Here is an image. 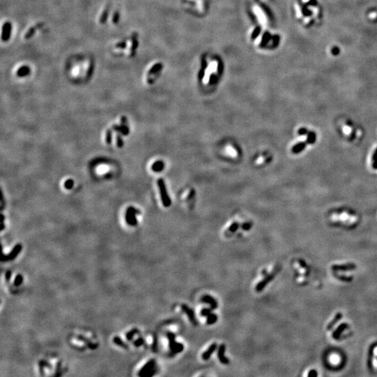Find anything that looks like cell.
<instances>
[{
	"label": "cell",
	"mask_w": 377,
	"mask_h": 377,
	"mask_svg": "<svg viewBox=\"0 0 377 377\" xmlns=\"http://www.w3.org/2000/svg\"><path fill=\"white\" fill-rule=\"evenodd\" d=\"M167 337L169 342L170 350L173 354L180 353L184 350V345L182 343H179L175 341V335L173 333H167Z\"/></svg>",
	"instance_id": "1"
},
{
	"label": "cell",
	"mask_w": 377,
	"mask_h": 377,
	"mask_svg": "<svg viewBox=\"0 0 377 377\" xmlns=\"http://www.w3.org/2000/svg\"><path fill=\"white\" fill-rule=\"evenodd\" d=\"M157 184H158V187H159V189L160 196H161V201H162L163 206L166 208L170 207V205H171V201H170L169 196H168V192H167V189H166V185H165L164 180H163V179H159L157 181Z\"/></svg>",
	"instance_id": "2"
},
{
	"label": "cell",
	"mask_w": 377,
	"mask_h": 377,
	"mask_svg": "<svg viewBox=\"0 0 377 377\" xmlns=\"http://www.w3.org/2000/svg\"><path fill=\"white\" fill-rule=\"evenodd\" d=\"M140 214V211L134 207H129L126 212V221L130 226L137 225L136 214Z\"/></svg>",
	"instance_id": "3"
},
{
	"label": "cell",
	"mask_w": 377,
	"mask_h": 377,
	"mask_svg": "<svg viewBox=\"0 0 377 377\" xmlns=\"http://www.w3.org/2000/svg\"><path fill=\"white\" fill-rule=\"evenodd\" d=\"M277 272V270H275V271H273L272 273H270V274L268 273V275H266V276H264V279H263L262 281L260 282L257 285H256V291H257V292L262 291L263 289L265 288V287H266V286L268 285V284H269L270 282H271L274 278H275V275H276Z\"/></svg>",
	"instance_id": "4"
},
{
	"label": "cell",
	"mask_w": 377,
	"mask_h": 377,
	"mask_svg": "<svg viewBox=\"0 0 377 377\" xmlns=\"http://www.w3.org/2000/svg\"><path fill=\"white\" fill-rule=\"evenodd\" d=\"M155 367V361L154 360H152L149 362H148L145 367L140 370V372L139 375L140 376H152L156 372V370L154 369Z\"/></svg>",
	"instance_id": "5"
},
{
	"label": "cell",
	"mask_w": 377,
	"mask_h": 377,
	"mask_svg": "<svg viewBox=\"0 0 377 377\" xmlns=\"http://www.w3.org/2000/svg\"><path fill=\"white\" fill-rule=\"evenodd\" d=\"M181 307H182V310L187 315V316H188L189 321H191V323H192V324H194V325H197V320H196V318L195 313H194V310H193L192 309H191V308H189L187 304H182Z\"/></svg>",
	"instance_id": "6"
},
{
	"label": "cell",
	"mask_w": 377,
	"mask_h": 377,
	"mask_svg": "<svg viewBox=\"0 0 377 377\" xmlns=\"http://www.w3.org/2000/svg\"><path fill=\"white\" fill-rule=\"evenodd\" d=\"M111 128L113 131L121 134L123 136H127L129 134V127L127 125V123H121L120 125H114L112 126Z\"/></svg>",
	"instance_id": "7"
},
{
	"label": "cell",
	"mask_w": 377,
	"mask_h": 377,
	"mask_svg": "<svg viewBox=\"0 0 377 377\" xmlns=\"http://www.w3.org/2000/svg\"><path fill=\"white\" fill-rule=\"evenodd\" d=\"M348 328H349V325H348L347 323H341L336 329L334 330V333L333 334V338L335 340L340 339V336L342 337V335L344 334V332L347 331Z\"/></svg>",
	"instance_id": "8"
},
{
	"label": "cell",
	"mask_w": 377,
	"mask_h": 377,
	"mask_svg": "<svg viewBox=\"0 0 377 377\" xmlns=\"http://www.w3.org/2000/svg\"><path fill=\"white\" fill-rule=\"evenodd\" d=\"M225 351H226L225 344H221L218 349L217 356H218L219 360L222 364L227 365L229 363V360H228V358H226L225 356Z\"/></svg>",
	"instance_id": "9"
},
{
	"label": "cell",
	"mask_w": 377,
	"mask_h": 377,
	"mask_svg": "<svg viewBox=\"0 0 377 377\" xmlns=\"http://www.w3.org/2000/svg\"><path fill=\"white\" fill-rule=\"evenodd\" d=\"M201 300L203 302H204V303L209 304L210 306V308L212 309V310H214V309H217V308L218 307L217 302L216 300H215L213 297H212L211 295H205L201 297Z\"/></svg>",
	"instance_id": "10"
},
{
	"label": "cell",
	"mask_w": 377,
	"mask_h": 377,
	"mask_svg": "<svg viewBox=\"0 0 377 377\" xmlns=\"http://www.w3.org/2000/svg\"><path fill=\"white\" fill-rule=\"evenodd\" d=\"M332 268L334 270H337V271H340L341 270L342 272H347L348 270L355 269L356 266L353 263H345V264L335 265V266L332 267Z\"/></svg>",
	"instance_id": "11"
},
{
	"label": "cell",
	"mask_w": 377,
	"mask_h": 377,
	"mask_svg": "<svg viewBox=\"0 0 377 377\" xmlns=\"http://www.w3.org/2000/svg\"><path fill=\"white\" fill-rule=\"evenodd\" d=\"M11 25L10 22H6L4 24L2 28V34H1V39L3 41H8L10 38V34H11Z\"/></svg>",
	"instance_id": "12"
},
{
	"label": "cell",
	"mask_w": 377,
	"mask_h": 377,
	"mask_svg": "<svg viewBox=\"0 0 377 377\" xmlns=\"http://www.w3.org/2000/svg\"><path fill=\"white\" fill-rule=\"evenodd\" d=\"M217 349V344L216 343L212 344L210 346V347L208 349V350L205 351L203 353L202 358L204 360H208L211 357V356L212 355V353L214 352Z\"/></svg>",
	"instance_id": "13"
},
{
	"label": "cell",
	"mask_w": 377,
	"mask_h": 377,
	"mask_svg": "<svg viewBox=\"0 0 377 377\" xmlns=\"http://www.w3.org/2000/svg\"><path fill=\"white\" fill-rule=\"evenodd\" d=\"M165 167V163L162 161H156L152 164V170L155 173L162 171Z\"/></svg>",
	"instance_id": "14"
},
{
	"label": "cell",
	"mask_w": 377,
	"mask_h": 377,
	"mask_svg": "<svg viewBox=\"0 0 377 377\" xmlns=\"http://www.w3.org/2000/svg\"><path fill=\"white\" fill-rule=\"evenodd\" d=\"M254 13H255V14L256 15V16H258V18H259V22H261V23H262V24L265 23V22H266V20H265V15H263L264 13H263V12L261 11V9H260V8L258 7V6H254Z\"/></svg>",
	"instance_id": "15"
},
{
	"label": "cell",
	"mask_w": 377,
	"mask_h": 377,
	"mask_svg": "<svg viewBox=\"0 0 377 377\" xmlns=\"http://www.w3.org/2000/svg\"><path fill=\"white\" fill-rule=\"evenodd\" d=\"M30 73V67L27 66H21L17 71V75L18 77H25Z\"/></svg>",
	"instance_id": "16"
},
{
	"label": "cell",
	"mask_w": 377,
	"mask_h": 377,
	"mask_svg": "<svg viewBox=\"0 0 377 377\" xmlns=\"http://www.w3.org/2000/svg\"><path fill=\"white\" fill-rule=\"evenodd\" d=\"M342 318V314L340 313H337V314H335V316L330 320L329 323H328V325H327V328L328 330H330L337 323V322L339 321V320Z\"/></svg>",
	"instance_id": "17"
},
{
	"label": "cell",
	"mask_w": 377,
	"mask_h": 377,
	"mask_svg": "<svg viewBox=\"0 0 377 377\" xmlns=\"http://www.w3.org/2000/svg\"><path fill=\"white\" fill-rule=\"evenodd\" d=\"M218 320V316L217 315L213 314V313H211L209 316H207V321H206V323L208 325H213Z\"/></svg>",
	"instance_id": "18"
},
{
	"label": "cell",
	"mask_w": 377,
	"mask_h": 377,
	"mask_svg": "<svg viewBox=\"0 0 377 377\" xmlns=\"http://www.w3.org/2000/svg\"><path fill=\"white\" fill-rule=\"evenodd\" d=\"M137 35L136 34H134L132 37V46H131V55L134 56L135 55V52H136V49L138 47V43L137 41Z\"/></svg>",
	"instance_id": "19"
},
{
	"label": "cell",
	"mask_w": 377,
	"mask_h": 377,
	"mask_svg": "<svg viewBox=\"0 0 377 377\" xmlns=\"http://www.w3.org/2000/svg\"><path fill=\"white\" fill-rule=\"evenodd\" d=\"M161 67H162V65H161V64H160V63L155 64H154V66H153L152 68H151L150 69H149V72H148V76L149 77V76H151V75H152L153 73H157V72L159 71L160 69H161Z\"/></svg>",
	"instance_id": "20"
},
{
	"label": "cell",
	"mask_w": 377,
	"mask_h": 377,
	"mask_svg": "<svg viewBox=\"0 0 377 377\" xmlns=\"http://www.w3.org/2000/svg\"><path fill=\"white\" fill-rule=\"evenodd\" d=\"M113 129H109L106 131V142L108 145H111L112 143V140H113Z\"/></svg>",
	"instance_id": "21"
},
{
	"label": "cell",
	"mask_w": 377,
	"mask_h": 377,
	"mask_svg": "<svg viewBox=\"0 0 377 377\" xmlns=\"http://www.w3.org/2000/svg\"><path fill=\"white\" fill-rule=\"evenodd\" d=\"M372 365L374 369L377 370V347H376L373 350V357H372Z\"/></svg>",
	"instance_id": "22"
},
{
	"label": "cell",
	"mask_w": 377,
	"mask_h": 377,
	"mask_svg": "<svg viewBox=\"0 0 377 377\" xmlns=\"http://www.w3.org/2000/svg\"><path fill=\"white\" fill-rule=\"evenodd\" d=\"M108 11H109V8H106V9L104 10V11L103 12L102 15H101V18H100V20H99V22H101V23L104 24V23H105V22H106V20H107L108 15Z\"/></svg>",
	"instance_id": "23"
},
{
	"label": "cell",
	"mask_w": 377,
	"mask_h": 377,
	"mask_svg": "<svg viewBox=\"0 0 377 377\" xmlns=\"http://www.w3.org/2000/svg\"><path fill=\"white\" fill-rule=\"evenodd\" d=\"M116 144L119 148H122L124 146V140L121 136V134L120 133L116 136Z\"/></svg>",
	"instance_id": "24"
},
{
	"label": "cell",
	"mask_w": 377,
	"mask_h": 377,
	"mask_svg": "<svg viewBox=\"0 0 377 377\" xmlns=\"http://www.w3.org/2000/svg\"><path fill=\"white\" fill-rule=\"evenodd\" d=\"M35 31H36L35 27H30V28L28 30V31L27 32V33L25 34V39H30V38L34 35V34L35 33Z\"/></svg>",
	"instance_id": "25"
},
{
	"label": "cell",
	"mask_w": 377,
	"mask_h": 377,
	"mask_svg": "<svg viewBox=\"0 0 377 377\" xmlns=\"http://www.w3.org/2000/svg\"><path fill=\"white\" fill-rule=\"evenodd\" d=\"M212 311V309L210 307V308H203V309L201 311V316H203V317H207V316H208L210 314H211Z\"/></svg>",
	"instance_id": "26"
},
{
	"label": "cell",
	"mask_w": 377,
	"mask_h": 377,
	"mask_svg": "<svg viewBox=\"0 0 377 377\" xmlns=\"http://www.w3.org/2000/svg\"><path fill=\"white\" fill-rule=\"evenodd\" d=\"M189 1H194L196 3V7L200 11H202L203 10V0H189ZM195 3V4H196Z\"/></svg>",
	"instance_id": "27"
},
{
	"label": "cell",
	"mask_w": 377,
	"mask_h": 377,
	"mask_svg": "<svg viewBox=\"0 0 377 377\" xmlns=\"http://www.w3.org/2000/svg\"><path fill=\"white\" fill-rule=\"evenodd\" d=\"M74 185V181L71 179H68L64 182V187L66 189H71Z\"/></svg>",
	"instance_id": "28"
},
{
	"label": "cell",
	"mask_w": 377,
	"mask_h": 377,
	"mask_svg": "<svg viewBox=\"0 0 377 377\" xmlns=\"http://www.w3.org/2000/svg\"><path fill=\"white\" fill-rule=\"evenodd\" d=\"M239 226H240V225H239V223L237 222H234V223L230 225L229 228H228V230H229L230 233H234V232H235L238 229Z\"/></svg>",
	"instance_id": "29"
},
{
	"label": "cell",
	"mask_w": 377,
	"mask_h": 377,
	"mask_svg": "<svg viewBox=\"0 0 377 377\" xmlns=\"http://www.w3.org/2000/svg\"><path fill=\"white\" fill-rule=\"evenodd\" d=\"M303 147H304V145L302 143H299L296 145L294 146L293 148V152L294 153H297L300 152V151L303 149Z\"/></svg>",
	"instance_id": "30"
},
{
	"label": "cell",
	"mask_w": 377,
	"mask_h": 377,
	"mask_svg": "<svg viewBox=\"0 0 377 377\" xmlns=\"http://www.w3.org/2000/svg\"><path fill=\"white\" fill-rule=\"evenodd\" d=\"M340 356L337 355H333L331 356V357H330V362L333 363V364L336 365L337 363H339L340 362Z\"/></svg>",
	"instance_id": "31"
},
{
	"label": "cell",
	"mask_w": 377,
	"mask_h": 377,
	"mask_svg": "<svg viewBox=\"0 0 377 377\" xmlns=\"http://www.w3.org/2000/svg\"><path fill=\"white\" fill-rule=\"evenodd\" d=\"M119 19H120V13H119V11H115L113 17V23L114 24L118 23L119 22Z\"/></svg>",
	"instance_id": "32"
},
{
	"label": "cell",
	"mask_w": 377,
	"mask_h": 377,
	"mask_svg": "<svg viewBox=\"0 0 377 377\" xmlns=\"http://www.w3.org/2000/svg\"><path fill=\"white\" fill-rule=\"evenodd\" d=\"M242 228L244 230H249L251 228V224L249 222H247V223H244L243 224H242Z\"/></svg>",
	"instance_id": "33"
},
{
	"label": "cell",
	"mask_w": 377,
	"mask_h": 377,
	"mask_svg": "<svg viewBox=\"0 0 377 377\" xmlns=\"http://www.w3.org/2000/svg\"><path fill=\"white\" fill-rule=\"evenodd\" d=\"M126 46H127V45H126L125 42H120L115 45V47L118 48H125L126 47Z\"/></svg>",
	"instance_id": "34"
},
{
	"label": "cell",
	"mask_w": 377,
	"mask_h": 377,
	"mask_svg": "<svg viewBox=\"0 0 377 377\" xmlns=\"http://www.w3.org/2000/svg\"><path fill=\"white\" fill-rule=\"evenodd\" d=\"M317 373L316 372L315 370H311V371H309V373L307 374V376H317Z\"/></svg>",
	"instance_id": "35"
},
{
	"label": "cell",
	"mask_w": 377,
	"mask_h": 377,
	"mask_svg": "<svg viewBox=\"0 0 377 377\" xmlns=\"http://www.w3.org/2000/svg\"><path fill=\"white\" fill-rule=\"evenodd\" d=\"M142 344H143V340H142V339H139L136 342V346L142 345Z\"/></svg>",
	"instance_id": "36"
},
{
	"label": "cell",
	"mask_w": 377,
	"mask_h": 377,
	"mask_svg": "<svg viewBox=\"0 0 377 377\" xmlns=\"http://www.w3.org/2000/svg\"><path fill=\"white\" fill-rule=\"evenodd\" d=\"M268 273L267 272L266 270H263V271H262V275H263V276H266V275H268Z\"/></svg>",
	"instance_id": "37"
}]
</instances>
